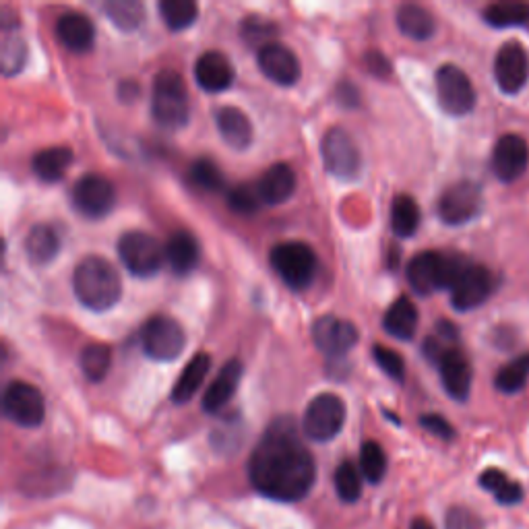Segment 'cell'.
<instances>
[{"instance_id":"10","label":"cell","mask_w":529,"mask_h":529,"mask_svg":"<svg viewBox=\"0 0 529 529\" xmlns=\"http://www.w3.org/2000/svg\"><path fill=\"white\" fill-rule=\"evenodd\" d=\"M3 412L11 422L23 428H36L44 422L46 403L40 389L34 385L13 381L3 393Z\"/></svg>"},{"instance_id":"13","label":"cell","mask_w":529,"mask_h":529,"mask_svg":"<svg viewBox=\"0 0 529 529\" xmlns=\"http://www.w3.org/2000/svg\"><path fill=\"white\" fill-rule=\"evenodd\" d=\"M482 209V191L480 186L461 180L451 184L439 199V215L449 226H461L472 222Z\"/></svg>"},{"instance_id":"1","label":"cell","mask_w":529,"mask_h":529,"mask_svg":"<svg viewBox=\"0 0 529 529\" xmlns=\"http://www.w3.org/2000/svg\"><path fill=\"white\" fill-rule=\"evenodd\" d=\"M248 480L259 494L277 503H298L313 490L317 461L292 418H277L263 432L248 459Z\"/></svg>"},{"instance_id":"19","label":"cell","mask_w":529,"mask_h":529,"mask_svg":"<svg viewBox=\"0 0 529 529\" xmlns=\"http://www.w3.org/2000/svg\"><path fill=\"white\" fill-rule=\"evenodd\" d=\"M437 366L441 370L445 391L457 401L468 399L472 391V366L465 354L457 348H451Z\"/></svg>"},{"instance_id":"11","label":"cell","mask_w":529,"mask_h":529,"mask_svg":"<svg viewBox=\"0 0 529 529\" xmlns=\"http://www.w3.org/2000/svg\"><path fill=\"white\" fill-rule=\"evenodd\" d=\"M437 96L441 108L451 116H465L476 106V89L470 77L455 65H443L437 71Z\"/></svg>"},{"instance_id":"7","label":"cell","mask_w":529,"mask_h":529,"mask_svg":"<svg viewBox=\"0 0 529 529\" xmlns=\"http://www.w3.org/2000/svg\"><path fill=\"white\" fill-rule=\"evenodd\" d=\"M118 255L133 275L151 277L164 265L166 251L153 236L145 232H127L118 238Z\"/></svg>"},{"instance_id":"34","label":"cell","mask_w":529,"mask_h":529,"mask_svg":"<svg viewBox=\"0 0 529 529\" xmlns=\"http://www.w3.org/2000/svg\"><path fill=\"white\" fill-rule=\"evenodd\" d=\"M420 226V207L410 195H397L391 205V228L397 236L410 238Z\"/></svg>"},{"instance_id":"2","label":"cell","mask_w":529,"mask_h":529,"mask_svg":"<svg viewBox=\"0 0 529 529\" xmlns=\"http://www.w3.org/2000/svg\"><path fill=\"white\" fill-rule=\"evenodd\" d=\"M73 288L79 302L93 310V313H104L110 310L122 294L120 275L110 261L104 257H85L75 267Z\"/></svg>"},{"instance_id":"33","label":"cell","mask_w":529,"mask_h":529,"mask_svg":"<svg viewBox=\"0 0 529 529\" xmlns=\"http://www.w3.org/2000/svg\"><path fill=\"white\" fill-rule=\"evenodd\" d=\"M102 11L120 31H135L145 21V7L139 0H108Z\"/></svg>"},{"instance_id":"16","label":"cell","mask_w":529,"mask_h":529,"mask_svg":"<svg viewBox=\"0 0 529 529\" xmlns=\"http://www.w3.org/2000/svg\"><path fill=\"white\" fill-rule=\"evenodd\" d=\"M494 77L505 93H517L529 79V56L517 42L501 46L494 60Z\"/></svg>"},{"instance_id":"25","label":"cell","mask_w":529,"mask_h":529,"mask_svg":"<svg viewBox=\"0 0 529 529\" xmlns=\"http://www.w3.org/2000/svg\"><path fill=\"white\" fill-rule=\"evenodd\" d=\"M383 327L389 335L408 341L418 329V308L408 296L397 298L383 317Z\"/></svg>"},{"instance_id":"3","label":"cell","mask_w":529,"mask_h":529,"mask_svg":"<svg viewBox=\"0 0 529 529\" xmlns=\"http://www.w3.org/2000/svg\"><path fill=\"white\" fill-rule=\"evenodd\" d=\"M151 114L164 129L176 131L189 122V91L184 79L172 71H160L153 79Z\"/></svg>"},{"instance_id":"5","label":"cell","mask_w":529,"mask_h":529,"mask_svg":"<svg viewBox=\"0 0 529 529\" xmlns=\"http://www.w3.org/2000/svg\"><path fill=\"white\" fill-rule=\"evenodd\" d=\"M275 273L294 290H304L317 275V255L313 248L298 240H288L273 246L269 255Z\"/></svg>"},{"instance_id":"9","label":"cell","mask_w":529,"mask_h":529,"mask_svg":"<svg viewBox=\"0 0 529 529\" xmlns=\"http://www.w3.org/2000/svg\"><path fill=\"white\" fill-rule=\"evenodd\" d=\"M321 153L329 174L344 180H352L358 176L362 158L354 137L346 129L341 127L329 129L323 137Z\"/></svg>"},{"instance_id":"46","label":"cell","mask_w":529,"mask_h":529,"mask_svg":"<svg viewBox=\"0 0 529 529\" xmlns=\"http://www.w3.org/2000/svg\"><path fill=\"white\" fill-rule=\"evenodd\" d=\"M420 426L428 430L434 437H439L443 441H453L455 439V428L439 414H424L420 418Z\"/></svg>"},{"instance_id":"48","label":"cell","mask_w":529,"mask_h":529,"mask_svg":"<svg viewBox=\"0 0 529 529\" xmlns=\"http://www.w3.org/2000/svg\"><path fill=\"white\" fill-rule=\"evenodd\" d=\"M337 98H339V102H341V104L348 106V108H352V106H358L360 93H358V89L354 87V83H350V81H344V83L339 85V89H337Z\"/></svg>"},{"instance_id":"21","label":"cell","mask_w":529,"mask_h":529,"mask_svg":"<svg viewBox=\"0 0 529 529\" xmlns=\"http://www.w3.org/2000/svg\"><path fill=\"white\" fill-rule=\"evenodd\" d=\"M195 77L205 91H224L234 81V67L226 54L209 50L199 56L195 65Z\"/></svg>"},{"instance_id":"47","label":"cell","mask_w":529,"mask_h":529,"mask_svg":"<svg viewBox=\"0 0 529 529\" xmlns=\"http://www.w3.org/2000/svg\"><path fill=\"white\" fill-rule=\"evenodd\" d=\"M364 62H366V69L375 77H387L391 73L389 60L381 52H368Z\"/></svg>"},{"instance_id":"36","label":"cell","mask_w":529,"mask_h":529,"mask_svg":"<svg viewBox=\"0 0 529 529\" xmlns=\"http://www.w3.org/2000/svg\"><path fill=\"white\" fill-rule=\"evenodd\" d=\"M360 472L366 482L381 484L387 474V455L377 441H364L360 447Z\"/></svg>"},{"instance_id":"30","label":"cell","mask_w":529,"mask_h":529,"mask_svg":"<svg viewBox=\"0 0 529 529\" xmlns=\"http://www.w3.org/2000/svg\"><path fill=\"white\" fill-rule=\"evenodd\" d=\"M397 25L403 36L418 42L432 38L434 29H437V23H434L430 11H426L420 5H401L397 9Z\"/></svg>"},{"instance_id":"14","label":"cell","mask_w":529,"mask_h":529,"mask_svg":"<svg viewBox=\"0 0 529 529\" xmlns=\"http://www.w3.org/2000/svg\"><path fill=\"white\" fill-rule=\"evenodd\" d=\"M494 290V275L482 265H465L451 288V304L465 313L484 304Z\"/></svg>"},{"instance_id":"35","label":"cell","mask_w":529,"mask_h":529,"mask_svg":"<svg viewBox=\"0 0 529 529\" xmlns=\"http://www.w3.org/2000/svg\"><path fill=\"white\" fill-rule=\"evenodd\" d=\"M335 492L344 503L352 505L362 496V472L354 461H341L333 474Z\"/></svg>"},{"instance_id":"41","label":"cell","mask_w":529,"mask_h":529,"mask_svg":"<svg viewBox=\"0 0 529 529\" xmlns=\"http://www.w3.org/2000/svg\"><path fill=\"white\" fill-rule=\"evenodd\" d=\"M191 180L205 191H220L224 189V174L217 168V164L209 158H199L191 166Z\"/></svg>"},{"instance_id":"38","label":"cell","mask_w":529,"mask_h":529,"mask_svg":"<svg viewBox=\"0 0 529 529\" xmlns=\"http://www.w3.org/2000/svg\"><path fill=\"white\" fill-rule=\"evenodd\" d=\"M160 13L164 23L172 31H180L191 27L197 21L199 7L193 3V0H162Z\"/></svg>"},{"instance_id":"28","label":"cell","mask_w":529,"mask_h":529,"mask_svg":"<svg viewBox=\"0 0 529 529\" xmlns=\"http://www.w3.org/2000/svg\"><path fill=\"white\" fill-rule=\"evenodd\" d=\"M73 164V151L69 147H48L34 155L31 170L42 182H58Z\"/></svg>"},{"instance_id":"15","label":"cell","mask_w":529,"mask_h":529,"mask_svg":"<svg viewBox=\"0 0 529 529\" xmlns=\"http://www.w3.org/2000/svg\"><path fill=\"white\" fill-rule=\"evenodd\" d=\"M313 339L323 354L339 358L346 356L358 344V329L346 319L325 315L315 321Z\"/></svg>"},{"instance_id":"39","label":"cell","mask_w":529,"mask_h":529,"mask_svg":"<svg viewBox=\"0 0 529 529\" xmlns=\"http://www.w3.org/2000/svg\"><path fill=\"white\" fill-rule=\"evenodd\" d=\"M527 377H529V354H521L499 370V375H496L494 379V385L499 391L513 395L525 387Z\"/></svg>"},{"instance_id":"37","label":"cell","mask_w":529,"mask_h":529,"mask_svg":"<svg viewBox=\"0 0 529 529\" xmlns=\"http://www.w3.org/2000/svg\"><path fill=\"white\" fill-rule=\"evenodd\" d=\"M112 352L104 344H91L81 352V370L91 383H100L108 375Z\"/></svg>"},{"instance_id":"40","label":"cell","mask_w":529,"mask_h":529,"mask_svg":"<svg viewBox=\"0 0 529 529\" xmlns=\"http://www.w3.org/2000/svg\"><path fill=\"white\" fill-rule=\"evenodd\" d=\"M486 23L492 27H517L529 23V5L525 3H496L484 11Z\"/></svg>"},{"instance_id":"43","label":"cell","mask_w":529,"mask_h":529,"mask_svg":"<svg viewBox=\"0 0 529 529\" xmlns=\"http://www.w3.org/2000/svg\"><path fill=\"white\" fill-rule=\"evenodd\" d=\"M372 356H375L379 368L393 381H403V377H406V362H403L401 354H397L395 350L377 344L372 348Z\"/></svg>"},{"instance_id":"12","label":"cell","mask_w":529,"mask_h":529,"mask_svg":"<svg viewBox=\"0 0 529 529\" xmlns=\"http://www.w3.org/2000/svg\"><path fill=\"white\" fill-rule=\"evenodd\" d=\"M73 205L89 220H102L116 205L112 182L102 174L81 176L73 186Z\"/></svg>"},{"instance_id":"24","label":"cell","mask_w":529,"mask_h":529,"mask_svg":"<svg viewBox=\"0 0 529 529\" xmlns=\"http://www.w3.org/2000/svg\"><path fill=\"white\" fill-rule=\"evenodd\" d=\"M257 191L263 203L279 205L296 191V174L288 164H273L259 180Z\"/></svg>"},{"instance_id":"29","label":"cell","mask_w":529,"mask_h":529,"mask_svg":"<svg viewBox=\"0 0 529 529\" xmlns=\"http://www.w3.org/2000/svg\"><path fill=\"white\" fill-rule=\"evenodd\" d=\"M58 251H60V238L50 226L38 224L27 232L25 255L34 265H48L50 261H54Z\"/></svg>"},{"instance_id":"23","label":"cell","mask_w":529,"mask_h":529,"mask_svg":"<svg viewBox=\"0 0 529 529\" xmlns=\"http://www.w3.org/2000/svg\"><path fill=\"white\" fill-rule=\"evenodd\" d=\"M56 36L60 44L71 52H87L96 42V27L83 13H67L56 23Z\"/></svg>"},{"instance_id":"26","label":"cell","mask_w":529,"mask_h":529,"mask_svg":"<svg viewBox=\"0 0 529 529\" xmlns=\"http://www.w3.org/2000/svg\"><path fill=\"white\" fill-rule=\"evenodd\" d=\"M166 261L174 273H189L199 263V244L193 234L189 232H174L166 246Z\"/></svg>"},{"instance_id":"22","label":"cell","mask_w":529,"mask_h":529,"mask_svg":"<svg viewBox=\"0 0 529 529\" xmlns=\"http://www.w3.org/2000/svg\"><path fill=\"white\" fill-rule=\"evenodd\" d=\"M215 124L222 139L236 151H244L253 143V122L240 108L224 106L215 112Z\"/></svg>"},{"instance_id":"20","label":"cell","mask_w":529,"mask_h":529,"mask_svg":"<svg viewBox=\"0 0 529 529\" xmlns=\"http://www.w3.org/2000/svg\"><path fill=\"white\" fill-rule=\"evenodd\" d=\"M242 379V364L240 360H228L222 370L215 375V381L209 385L203 397V410L207 414H220L230 399L234 397Z\"/></svg>"},{"instance_id":"45","label":"cell","mask_w":529,"mask_h":529,"mask_svg":"<svg viewBox=\"0 0 529 529\" xmlns=\"http://www.w3.org/2000/svg\"><path fill=\"white\" fill-rule=\"evenodd\" d=\"M445 529H484V521L468 507H451L445 515Z\"/></svg>"},{"instance_id":"32","label":"cell","mask_w":529,"mask_h":529,"mask_svg":"<svg viewBox=\"0 0 529 529\" xmlns=\"http://www.w3.org/2000/svg\"><path fill=\"white\" fill-rule=\"evenodd\" d=\"M27 62V42L19 31L3 27V42H0V69L5 77H13L23 71Z\"/></svg>"},{"instance_id":"50","label":"cell","mask_w":529,"mask_h":529,"mask_svg":"<svg viewBox=\"0 0 529 529\" xmlns=\"http://www.w3.org/2000/svg\"><path fill=\"white\" fill-rule=\"evenodd\" d=\"M410 529H434V525L426 517H416V519H412Z\"/></svg>"},{"instance_id":"42","label":"cell","mask_w":529,"mask_h":529,"mask_svg":"<svg viewBox=\"0 0 529 529\" xmlns=\"http://www.w3.org/2000/svg\"><path fill=\"white\" fill-rule=\"evenodd\" d=\"M261 197H259V191L253 189V186H246V184H240V186H234V189L228 193V205L232 211L240 213V215H253L259 211L261 207Z\"/></svg>"},{"instance_id":"31","label":"cell","mask_w":529,"mask_h":529,"mask_svg":"<svg viewBox=\"0 0 529 529\" xmlns=\"http://www.w3.org/2000/svg\"><path fill=\"white\" fill-rule=\"evenodd\" d=\"M480 486L490 492L496 501L505 507L517 505L523 501V486L515 480H511L503 470L488 468L480 474Z\"/></svg>"},{"instance_id":"17","label":"cell","mask_w":529,"mask_h":529,"mask_svg":"<svg viewBox=\"0 0 529 529\" xmlns=\"http://www.w3.org/2000/svg\"><path fill=\"white\" fill-rule=\"evenodd\" d=\"M257 62L261 73L275 85L290 87L300 79V62L296 54L279 42H269L259 48Z\"/></svg>"},{"instance_id":"49","label":"cell","mask_w":529,"mask_h":529,"mask_svg":"<svg viewBox=\"0 0 529 529\" xmlns=\"http://www.w3.org/2000/svg\"><path fill=\"white\" fill-rule=\"evenodd\" d=\"M141 93V87L137 81H122L118 85V98L124 102V104H131V102H137Z\"/></svg>"},{"instance_id":"27","label":"cell","mask_w":529,"mask_h":529,"mask_svg":"<svg viewBox=\"0 0 529 529\" xmlns=\"http://www.w3.org/2000/svg\"><path fill=\"white\" fill-rule=\"evenodd\" d=\"M211 368V356L205 352L195 354L189 364L184 366V370L180 372V377L172 389V399L174 403H186L195 397V393L199 391V387L203 385L207 372Z\"/></svg>"},{"instance_id":"8","label":"cell","mask_w":529,"mask_h":529,"mask_svg":"<svg viewBox=\"0 0 529 529\" xmlns=\"http://www.w3.org/2000/svg\"><path fill=\"white\" fill-rule=\"evenodd\" d=\"M141 344L149 358L170 362L176 360L184 346H186V335L182 325L166 315L151 317L143 329H141Z\"/></svg>"},{"instance_id":"6","label":"cell","mask_w":529,"mask_h":529,"mask_svg":"<svg viewBox=\"0 0 529 529\" xmlns=\"http://www.w3.org/2000/svg\"><path fill=\"white\" fill-rule=\"evenodd\" d=\"M346 422V403L335 393H321L308 403L302 430L310 441L327 443L335 439Z\"/></svg>"},{"instance_id":"4","label":"cell","mask_w":529,"mask_h":529,"mask_svg":"<svg viewBox=\"0 0 529 529\" xmlns=\"http://www.w3.org/2000/svg\"><path fill=\"white\" fill-rule=\"evenodd\" d=\"M465 263L457 255H443L426 251L416 255L408 265V282L420 296H428L437 290H451Z\"/></svg>"},{"instance_id":"44","label":"cell","mask_w":529,"mask_h":529,"mask_svg":"<svg viewBox=\"0 0 529 529\" xmlns=\"http://www.w3.org/2000/svg\"><path fill=\"white\" fill-rule=\"evenodd\" d=\"M275 25L261 17H246L242 23V38L248 44H259V48L267 46L269 38L275 36Z\"/></svg>"},{"instance_id":"18","label":"cell","mask_w":529,"mask_h":529,"mask_svg":"<svg viewBox=\"0 0 529 529\" xmlns=\"http://www.w3.org/2000/svg\"><path fill=\"white\" fill-rule=\"evenodd\" d=\"M529 149L519 135H503L492 151V172L501 182H515L527 170Z\"/></svg>"}]
</instances>
